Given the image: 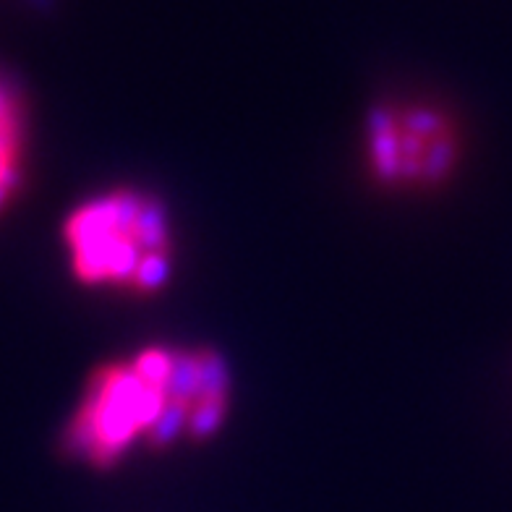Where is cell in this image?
<instances>
[{
	"mask_svg": "<svg viewBox=\"0 0 512 512\" xmlns=\"http://www.w3.org/2000/svg\"><path fill=\"white\" fill-rule=\"evenodd\" d=\"M27 162V105L14 81L0 74V209L19 191Z\"/></svg>",
	"mask_w": 512,
	"mask_h": 512,
	"instance_id": "obj_4",
	"label": "cell"
},
{
	"mask_svg": "<svg viewBox=\"0 0 512 512\" xmlns=\"http://www.w3.org/2000/svg\"><path fill=\"white\" fill-rule=\"evenodd\" d=\"M71 277L89 290L152 296L176 270V230L168 207L136 186L87 196L63 223Z\"/></svg>",
	"mask_w": 512,
	"mask_h": 512,
	"instance_id": "obj_2",
	"label": "cell"
},
{
	"mask_svg": "<svg viewBox=\"0 0 512 512\" xmlns=\"http://www.w3.org/2000/svg\"><path fill=\"white\" fill-rule=\"evenodd\" d=\"M233 392V371L215 348L147 345L89 374L63 429V450L110 471L139 452L207 442L228 421Z\"/></svg>",
	"mask_w": 512,
	"mask_h": 512,
	"instance_id": "obj_1",
	"label": "cell"
},
{
	"mask_svg": "<svg viewBox=\"0 0 512 512\" xmlns=\"http://www.w3.org/2000/svg\"><path fill=\"white\" fill-rule=\"evenodd\" d=\"M455 123L426 102H382L366 115L364 160L387 189H432L458 168Z\"/></svg>",
	"mask_w": 512,
	"mask_h": 512,
	"instance_id": "obj_3",
	"label": "cell"
}]
</instances>
